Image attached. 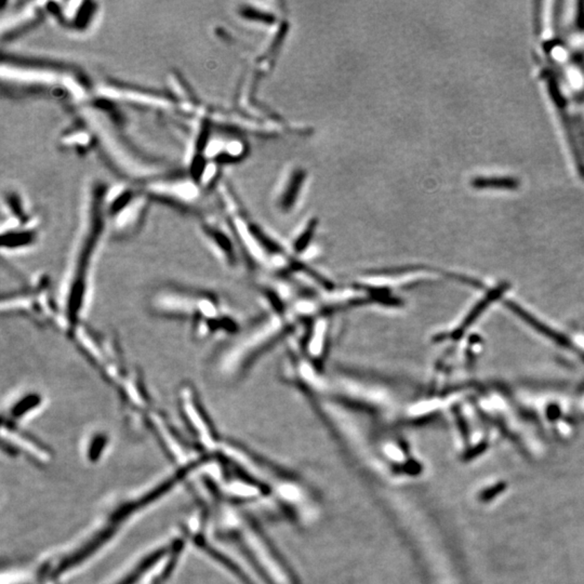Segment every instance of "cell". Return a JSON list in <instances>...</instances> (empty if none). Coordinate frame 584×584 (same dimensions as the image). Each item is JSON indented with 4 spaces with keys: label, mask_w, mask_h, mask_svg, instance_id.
Instances as JSON below:
<instances>
[{
    "label": "cell",
    "mask_w": 584,
    "mask_h": 584,
    "mask_svg": "<svg viewBox=\"0 0 584 584\" xmlns=\"http://www.w3.org/2000/svg\"><path fill=\"white\" fill-rule=\"evenodd\" d=\"M301 179L300 175L298 177H294V179L291 181L290 187H289V191L287 192V194L285 195L284 197V206L289 207L291 204H292V200H294V197L296 196L297 193H298L299 185H300Z\"/></svg>",
    "instance_id": "6da1fadb"
},
{
    "label": "cell",
    "mask_w": 584,
    "mask_h": 584,
    "mask_svg": "<svg viewBox=\"0 0 584 584\" xmlns=\"http://www.w3.org/2000/svg\"><path fill=\"white\" fill-rule=\"evenodd\" d=\"M503 488H505V484H499V485L495 486V487L486 490V491L482 492V500H489L492 497H496L501 490H503Z\"/></svg>",
    "instance_id": "7a4b0ae2"
}]
</instances>
